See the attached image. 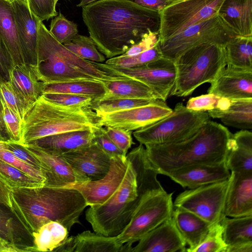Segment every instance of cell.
<instances>
[{
    "instance_id": "obj_1",
    "label": "cell",
    "mask_w": 252,
    "mask_h": 252,
    "mask_svg": "<svg viewBox=\"0 0 252 252\" xmlns=\"http://www.w3.org/2000/svg\"><path fill=\"white\" fill-rule=\"evenodd\" d=\"M82 8L89 36L108 59L123 54L146 33L159 31V12L131 0H98Z\"/></svg>"
},
{
    "instance_id": "obj_2",
    "label": "cell",
    "mask_w": 252,
    "mask_h": 252,
    "mask_svg": "<svg viewBox=\"0 0 252 252\" xmlns=\"http://www.w3.org/2000/svg\"><path fill=\"white\" fill-rule=\"evenodd\" d=\"M10 209L32 236L50 221H58L68 231L88 206L81 194L73 188L46 186L10 190Z\"/></svg>"
},
{
    "instance_id": "obj_3",
    "label": "cell",
    "mask_w": 252,
    "mask_h": 252,
    "mask_svg": "<svg viewBox=\"0 0 252 252\" xmlns=\"http://www.w3.org/2000/svg\"><path fill=\"white\" fill-rule=\"evenodd\" d=\"M232 134L223 125L209 120L185 140L145 146L152 165L159 174L167 176L188 166L225 162Z\"/></svg>"
},
{
    "instance_id": "obj_4",
    "label": "cell",
    "mask_w": 252,
    "mask_h": 252,
    "mask_svg": "<svg viewBox=\"0 0 252 252\" xmlns=\"http://www.w3.org/2000/svg\"><path fill=\"white\" fill-rule=\"evenodd\" d=\"M97 116L89 108H72L51 102L42 96L34 102L22 122L21 143L64 132L92 128Z\"/></svg>"
},
{
    "instance_id": "obj_5",
    "label": "cell",
    "mask_w": 252,
    "mask_h": 252,
    "mask_svg": "<svg viewBox=\"0 0 252 252\" xmlns=\"http://www.w3.org/2000/svg\"><path fill=\"white\" fill-rule=\"evenodd\" d=\"M174 63L176 78L169 96H187L203 84L212 82L226 65L224 46L201 44L184 52Z\"/></svg>"
},
{
    "instance_id": "obj_6",
    "label": "cell",
    "mask_w": 252,
    "mask_h": 252,
    "mask_svg": "<svg viewBox=\"0 0 252 252\" xmlns=\"http://www.w3.org/2000/svg\"><path fill=\"white\" fill-rule=\"evenodd\" d=\"M139 204L136 174L130 162L125 177L114 194L101 205L90 206L85 212L86 219L95 233L117 236L129 223Z\"/></svg>"
},
{
    "instance_id": "obj_7",
    "label": "cell",
    "mask_w": 252,
    "mask_h": 252,
    "mask_svg": "<svg viewBox=\"0 0 252 252\" xmlns=\"http://www.w3.org/2000/svg\"><path fill=\"white\" fill-rule=\"evenodd\" d=\"M209 120L207 112L189 109L180 102L169 115L136 130L133 135L144 146L176 143L190 137Z\"/></svg>"
},
{
    "instance_id": "obj_8",
    "label": "cell",
    "mask_w": 252,
    "mask_h": 252,
    "mask_svg": "<svg viewBox=\"0 0 252 252\" xmlns=\"http://www.w3.org/2000/svg\"><path fill=\"white\" fill-rule=\"evenodd\" d=\"M237 35L218 12L173 36L159 41L162 56L175 61L189 49L203 44L225 45Z\"/></svg>"
},
{
    "instance_id": "obj_9",
    "label": "cell",
    "mask_w": 252,
    "mask_h": 252,
    "mask_svg": "<svg viewBox=\"0 0 252 252\" xmlns=\"http://www.w3.org/2000/svg\"><path fill=\"white\" fill-rule=\"evenodd\" d=\"M224 0H171L159 12V41L218 12Z\"/></svg>"
},
{
    "instance_id": "obj_10",
    "label": "cell",
    "mask_w": 252,
    "mask_h": 252,
    "mask_svg": "<svg viewBox=\"0 0 252 252\" xmlns=\"http://www.w3.org/2000/svg\"><path fill=\"white\" fill-rule=\"evenodd\" d=\"M173 193L166 191L145 199L135 211L126 228L118 236V241L130 245L138 242L149 232L172 216Z\"/></svg>"
},
{
    "instance_id": "obj_11",
    "label": "cell",
    "mask_w": 252,
    "mask_h": 252,
    "mask_svg": "<svg viewBox=\"0 0 252 252\" xmlns=\"http://www.w3.org/2000/svg\"><path fill=\"white\" fill-rule=\"evenodd\" d=\"M229 181V178L186 190L177 196L174 207L192 213L211 225L220 223L225 217L223 211Z\"/></svg>"
},
{
    "instance_id": "obj_12",
    "label": "cell",
    "mask_w": 252,
    "mask_h": 252,
    "mask_svg": "<svg viewBox=\"0 0 252 252\" xmlns=\"http://www.w3.org/2000/svg\"><path fill=\"white\" fill-rule=\"evenodd\" d=\"M100 64L115 74L143 83L154 91L158 99L163 101L169 96L176 81L174 62L163 57L135 68L121 67L106 63Z\"/></svg>"
},
{
    "instance_id": "obj_13",
    "label": "cell",
    "mask_w": 252,
    "mask_h": 252,
    "mask_svg": "<svg viewBox=\"0 0 252 252\" xmlns=\"http://www.w3.org/2000/svg\"><path fill=\"white\" fill-rule=\"evenodd\" d=\"M130 161L126 156L111 158L108 173L102 178L70 186L83 196L88 206L101 205L107 202L121 185Z\"/></svg>"
},
{
    "instance_id": "obj_14",
    "label": "cell",
    "mask_w": 252,
    "mask_h": 252,
    "mask_svg": "<svg viewBox=\"0 0 252 252\" xmlns=\"http://www.w3.org/2000/svg\"><path fill=\"white\" fill-rule=\"evenodd\" d=\"M165 101L157 99L150 104L109 113L96 115L97 124L101 126L137 130L165 118L172 112Z\"/></svg>"
},
{
    "instance_id": "obj_15",
    "label": "cell",
    "mask_w": 252,
    "mask_h": 252,
    "mask_svg": "<svg viewBox=\"0 0 252 252\" xmlns=\"http://www.w3.org/2000/svg\"><path fill=\"white\" fill-rule=\"evenodd\" d=\"M24 146L40 160L43 166L46 175L44 186L68 188L91 180L74 168L62 156L49 153L33 144Z\"/></svg>"
},
{
    "instance_id": "obj_16",
    "label": "cell",
    "mask_w": 252,
    "mask_h": 252,
    "mask_svg": "<svg viewBox=\"0 0 252 252\" xmlns=\"http://www.w3.org/2000/svg\"><path fill=\"white\" fill-rule=\"evenodd\" d=\"M21 51L24 63L35 66L37 62L39 20L29 6L17 0L11 2Z\"/></svg>"
},
{
    "instance_id": "obj_17",
    "label": "cell",
    "mask_w": 252,
    "mask_h": 252,
    "mask_svg": "<svg viewBox=\"0 0 252 252\" xmlns=\"http://www.w3.org/2000/svg\"><path fill=\"white\" fill-rule=\"evenodd\" d=\"M186 245L172 217L143 236L132 252H184Z\"/></svg>"
},
{
    "instance_id": "obj_18",
    "label": "cell",
    "mask_w": 252,
    "mask_h": 252,
    "mask_svg": "<svg viewBox=\"0 0 252 252\" xmlns=\"http://www.w3.org/2000/svg\"><path fill=\"white\" fill-rule=\"evenodd\" d=\"M62 156L77 171L91 180L104 177L110 167L111 158L94 139L90 145Z\"/></svg>"
},
{
    "instance_id": "obj_19",
    "label": "cell",
    "mask_w": 252,
    "mask_h": 252,
    "mask_svg": "<svg viewBox=\"0 0 252 252\" xmlns=\"http://www.w3.org/2000/svg\"><path fill=\"white\" fill-rule=\"evenodd\" d=\"M210 84L208 93L229 99L252 98V71L226 65Z\"/></svg>"
},
{
    "instance_id": "obj_20",
    "label": "cell",
    "mask_w": 252,
    "mask_h": 252,
    "mask_svg": "<svg viewBox=\"0 0 252 252\" xmlns=\"http://www.w3.org/2000/svg\"><path fill=\"white\" fill-rule=\"evenodd\" d=\"M229 180L223 216H252V173L231 172Z\"/></svg>"
},
{
    "instance_id": "obj_21",
    "label": "cell",
    "mask_w": 252,
    "mask_h": 252,
    "mask_svg": "<svg viewBox=\"0 0 252 252\" xmlns=\"http://www.w3.org/2000/svg\"><path fill=\"white\" fill-rule=\"evenodd\" d=\"M230 174L225 162L219 165L188 166L173 171L167 176L183 188L193 189L225 180L229 178Z\"/></svg>"
},
{
    "instance_id": "obj_22",
    "label": "cell",
    "mask_w": 252,
    "mask_h": 252,
    "mask_svg": "<svg viewBox=\"0 0 252 252\" xmlns=\"http://www.w3.org/2000/svg\"><path fill=\"white\" fill-rule=\"evenodd\" d=\"M0 238L8 246L10 252H35L33 237L10 208L0 203Z\"/></svg>"
},
{
    "instance_id": "obj_23",
    "label": "cell",
    "mask_w": 252,
    "mask_h": 252,
    "mask_svg": "<svg viewBox=\"0 0 252 252\" xmlns=\"http://www.w3.org/2000/svg\"><path fill=\"white\" fill-rule=\"evenodd\" d=\"M93 128L49 135L29 144H34L51 154L62 156L91 144L94 139Z\"/></svg>"
},
{
    "instance_id": "obj_24",
    "label": "cell",
    "mask_w": 252,
    "mask_h": 252,
    "mask_svg": "<svg viewBox=\"0 0 252 252\" xmlns=\"http://www.w3.org/2000/svg\"><path fill=\"white\" fill-rule=\"evenodd\" d=\"M13 90L30 106L43 94L44 83L38 78L35 66L27 63L15 65L10 73Z\"/></svg>"
},
{
    "instance_id": "obj_25",
    "label": "cell",
    "mask_w": 252,
    "mask_h": 252,
    "mask_svg": "<svg viewBox=\"0 0 252 252\" xmlns=\"http://www.w3.org/2000/svg\"><path fill=\"white\" fill-rule=\"evenodd\" d=\"M172 218L189 248L186 252H192L204 240L212 225L197 215L180 208L174 207Z\"/></svg>"
},
{
    "instance_id": "obj_26",
    "label": "cell",
    "mask_w": 252,
    "mask_h": 252,
    "mask_svg": "<svg viewBox=\"0 0 252 252\" xmlns=\"http://www.w3.org/2000/svg\"><path fill=\"white\" fill-rule=\"evenodd\" d=\"M230 172L252 173V133L241 129L233 134L225 160Z\"/></svg>"
},
{
    "instance_id": "obj_27",
    "label": "cell",
    "mask_w": 252,
    "mask_h": 252,
    "mask_svg": "<svg viewBox=\"0 0 252 252\" xmlns=\"http://www.w3.org/2000/svg\"><path fill=\"white\" fill-rule=\"evenodd\" d=\"M218 13L237 35L252 36V0H224Z\"/></svg>"
},
{
    "instance_id": "obj_28",
    "label": "cell",
    "mask_w": 252,
    "mask_h": 252,
    "mask_svg": "<svg viewBox=\"0 0 252 252\" xmlns=\"http://www.w3.org/2000/svg\"><path fill=\"white\" fill-rule=\"evenodd\" d=\"M207 112L210 117L220 119L227 126L243 130L252 128V98L231 99L225 109H214Z\"/></svg>"
},
{
    "instance_id": "obj_29",
    "label": "cell",
    "mask_w": 252,
    "mask_h": 252,
    "mask_svg": "<svg viewBox=\"0 0 252 252\" xmlns=\"http://www.w3.org/2000/svg\"><path fill=\"white\" fill-rule=\"evenodd\" d=\"M0 38L10 52L14 65L24 63L11 1L0 0Z\"/></svg>"
},
{
    "instance_id": "obj_30",
    "label": "cell",
    "mask_w": 252,
    "mask_h": 252,
    "mask_svg": "<svg viewBox=\"0 0 252 252\" xmlns=\"http://www.w3.org/2000/svg\"><path fill=\"white\" fill-rule=\"evenodd\" d=\"M46 93L72 94L91 97L95 100L104 96L107 91L103 82L96 80H82L44 83L43 94Z\"/></svg>"
},
{
    "instance_id": "obj_31",
    "label": "cell",
    "mask_w": 252,
    "mask_h": 252,
    "mask_svg": "<svg viewBox=\"0 0 252 252\" xmlns=\"http://www.w3.org/2000/svg\"><path fill=\"white\" fill-rule=\"evenodd\" d=\"M226 66L252 71V36L236 35L224 46Z\"/></svg>"
},
{
    "instance_id": "obj_32",
    "label": "cell",
    "mask_w": 252,
    "mask_h": 252,
    "mask_svg": "<svg viewBox=\"0 0 252 252\" xmlns=\"http://www.w3.org/2000/svg\"><path fill=\"white\" fill-rule=\"evenodd\" d=\"M104 84L107 93L103 97L158 99L150 87L133 79L125 77L121 79L105 81Z\"/></svg>"
},
{
    "instance_id": "obj_33",
    "label": "cell",
    "mask_w": 252,
    "mask_h": 252,
    "mask_svg": "<svg viewBox=\"0 0 252 252\" xmlns=\"http://www.w3.org/2000/svg\"><path fill=\"white\" fill-rule=\"evenodd\" d=\"M68 234V229L58 221L45 223L32 235L35 252H53Z\"/></svg>"
},
{
    "instance_id": "obj_34",
    "label": "cell",
    "mask_w": 252,
    "mask_h": 252,
    "mask_svg": "<svg viewBox=\"0 0 252 252\" xmlns=\"http://www.w3.org/2000/svg\"><path fill=\"white\" fill-rule=\"evenodd\" d=\"M220 223L227 248L252 242V216L231 219L225 217Z\"/></svg>"
},
{
    "instance_id": "obj_35",
    "label": "cell",
    "mask_w": 252,
    "mask_h": 252,
    "mask_svg": "<svg viewBox=\"0 0 252 252\" xmlns=\"http://www.w3.org/2000/svg\"><path fill=\"white\" fill-rule=\"evenodd\" d=\"M76 236V252H120L123 245L117 236H107L90 230Z\"/></svg>"
},
{
    "instance_id": "obj_36",
    "label": "cell",
    "mask_w": 252,
    "mask_h": 252,
    "mask_svg": "<svg viewBox=\"0 0 252 252\" xmlns=\"http://www.w3.org/2000/svg\"><path fill=\"white\" fill-rule=\"evenodd\" d=\"M157 99L102 97L98 99L93 100L89 108L97 115L147 105Z\"/></svg>"
},
{
    "instance_id": "obj_37",
    "label": "cell",
    "mask_w": 252,
    "mask_h": 252,
    "mask_svg": "<svg viewBox=\"0 0 252 252\" xmlns=\"http://www.w3.org/2000/svg\"><path fill=\"white\" fill-rule=\"evenodd\" d=\"M0 181L10 190L13 188L44 186L37 179L0 159Z\"/></svg>"
},
{
    "instance_id": "obj_38",
    "label": "cell",
    "mask_w": 252,
    "mask_h": 252,
    "mask_svg": "<svg viewBox=\"0 0 252 252\" xmlns=\"http://www.w3.org/2000/svg\"><path fill=\"white\" fill-rule=\"evenodd\" d=\"M78 57L95 63H102L106 57L97 49L94 40L90 37L76 35L70 41L63 44Z\"/></svg>"
},
{
    "instance_id": "obj_39",
    "label": "cell",
    "mask_w": 252,
    "mask_h": 252,
    "mask_svg": "<svg viewBox=\"0 0 252 252\" xmlns=\"http://www.w3.org/2000/svg\"><path fill=\"white\" fill-rule=\"evenodd\" d=\"M162 56L159 42L151 49L131 56L120 55L108 59L105 63L124 68H135L146 65Z\"/></svg>"
},
{
    "instance_id": "obj_40",
    "label": "cell",
    "mask_w": 252,
    "mask_h": 252,
    "mask_svg": "<svg viewBox=\"0 0 252 252\" xmlns=\"http://www.w3.org/2000/svg\"><path fill=\"white\" fill-rule=\"evenodd\" d=\"M49 31L59 42L63 44L70 41L78 33L77 25L66 18L61 12L51 20Z\"/></svg>"
},
{
    "instance_id": "obj_41",
    "label": "cell",
    "mask_w": 252,
    "mask_h": 252,
    "mask_svg": "<svg viewBox=\"0 0 252 252\" xmlns=\"http://www.w3.org/2000/svg\"><path fill=\"white\" fill-rule=\"evenodd\" d=\"M0 159L37 179L44 186L46 181L45 172L42 169L29 164L17 158L7 149L5 141H0Z\"/></svg>"
},
{
    "instance_id": "obj_42",
    "label": "cell",
    "mask_w": 252,
    "mask_h": 252,
    "mask_svg": "<svg viewBox=\"0 0 252 252\" xmlns=\"http://www.w3.org/2000/svg\"><path fill=\"white\" fill-rule=\"evenodd\" d=\"M230 102L229 99L208 93L190 98L186 106L193 111L207 112L213 109L224 110L228 106Z\"/></svg>"
},
{
    "instance_id": "obj_43",
    "label": "cell",
    "mask_w": 252,
    "mask_h": 252,
    "mask_svg": "<svg viewBox=\"0 0 252 252\" xmlns=\"http://www.w3.org/2000/svg\"><path fill=\"white\" fill-rule=\"evenodd\" d=\"M227 249L220 222L212 225L204 240L192 252H226Z\"/></svg>"
},
{
    "instance_id": "obj_44",
    "label": "cell",
    "mask_w": 252,
    "mask_h": 252,
    "mask_svg": "<svg viewBox=\"0 0 252 252\" xmlns=\"http://www.w3.org/2000/svg\"><path fill=\"white\" fill-rule=\"evenodd\" d=\"M42 96L56 104L72 108H89L93 100L91 97L68 93H46Z\"/></svg>"
},
{
    "instance_id": "obj_45",
    "label": "cell",
    "mask_w": 252,
    "mask_h": 252,
    "mask_svg": "<svg viewBox=\"0 0 252 252\" xmlns=\"http://www.w3.org/2000/svg\"><path fill=\"white\" fill-rule=\"evenodd\" d=\"M0 90L5 102L22 122L25 114L31 106L15 93L9 82L0 83Z\"/></svg>"
},
{
    "instance_id": "obj_46",
    "label": "cell",
    "mask_w": 252,
    "mask_h": 252,
    "mask_svg": "<svg viewBox=\"0 0 252 252\" xmlns=\"http://www.w3.org/2000/svg\"><path fill=\"white\" fill-rule=\"evenodd\" d=\"M2 103L3 119L11 141L21 143L22 121L9 108L2 97Z\"/></svg>"
},
{
    "instance_id": "obj_47",
    "label": "cell",
    "mask_w": 252,
    "mask_h": 252,
    "mask_svg": "<svg viewBox=\"0 0 252 252\" xmlns=\"http://www.w3.org/2000/svg\"><path fill=\"white\" fill-rule=\"evenodd\" d=\"M105 133L115 145L125 155L134 142L132 137V131L109 126H104Z\"/></svg>"
},
{
    "instance_id": "obj_48",
    "label": "cell",
    "mask_w": 252,
    "mask_h": 252,
    "mask_svg": "<svg viewBox=\"0 0 252 252\" xmlns=\"http://www.w3.org/2000/svg\"><path fill=\"white\" fill-rule=\"evenodd\" d=\"M31 12L41 21L58 15L55 0H28Z\"/></svg>"
},
{
    "instance_id": "obj_49",
    "label": "cell",
    "mask_w": 252,
    "mask_h": 252,
    "mask_svg": "<svg viewBox=\"0 0 252 252\" xmlns=\"http://www.w3.org/2000/svg\"><path fill=\"white\" fill-rule=\"evenodd\" d=\"M94 140L111 158L120 156H125L112 142L105 133L103 126L97 125L93 128Z\"/></svg>"
},
{
    "instance_id": "obj_50",
    "label": "cell",
    "mask_w": 252,
    "mask_h": 252,
    "mask_svg": "<svg viewBox=\"0 0 252 252\" xmlns=\"http://www.w3.org/2000/svg\"><path fill=\"white\" fill-rule=\"evenodd\" d=\"M5 143L7 149L19 159L44 171L43 166L40 160L24 145L12 141H5Z\"/></svg>"
},
{
    "instance_id": "obj_51",
    "label": "cell",
    "mask_w": 252,
    "mask_h": 252,
    "mask_svg": "<svg viewBox=\"0 0 252 252\" xmlns=\"http://www.w3.org/2000/svg\"><path fill=\"white\" fill-rule=\"evenodd\" d=\"M159 41V31L150 32L145 34L138 42L132 45L121 55L131 56L139 54L151 49Z\"/></svg>"
},
{
    "instance_id": "obj_52",
    "label": "cell",
    "mask_w": 252,
    "mask_h": 252,
    "mask_svg": "<svg viewBox=\"0 0 252 252\" xmlns=\"http://www.w3.org/2000/svg\"><path fill=\"white\" fill-rule=\"evenodd\" d=\"M14 66L12 57L0 38V83L9 82L10 73Z\"/></svg>"
},
{
    "instance_id": "obj_53",
    "label": "cell",
    "mask_w": 252,
    "mask_h": 252,
    "mask_svg": "<svg viewBox=\"0 0 252 252\" xmlns=\"http://www.w3.org/2000/svg\"><path fill=\"white\" fill-rule=\"evenodd\" d=\"M138 4L160 12L171 0H131Z\"/></svg>"
},
{
    "instance_id": "obj_54",
    "label": "cell",
    "mask_w": 252,
    "mask_h": 252,
    "mask_svg": "<svg viewBox=\"0 0 252 252\" xmlns=\"http://www.w3.org/2000/svg\"><path fill=\"white\" fill-rule=\"evenodd\" d=\"M77 245L76 236H68L63 243L53 252H75Z\"/></svg>"
},
{
    "instance_id": "obj_55",
    "label": "cell",
    "mask_w": 252,
    "mask_h": 252,
    "mask_svg": "<svg viewBox=\"0 0 252 252\" xmlns=\"http://www.w3.org/2000/svg\"><path fill=\"white\" fill-rule=\"evenodd\" d=\"M0 141H11L7 133L3 119V106L2 103V96L0 90Z\"/></svg>"
},
{
    "instance_id": "obj_56",
    "label": "cell",
    "mask_w": 252,
    "mask_h": 252,
    "mask_svg": "<svg viewBox=\"0 0 252 252\" xmlns=\"http://www.w3.org/2000/svg\"><path fill=\"white\" fill-rule=\"evenodd\" d=\"M10 189L0 181V203L10 207Z\"/></svg>"
},
{
    "instance_id": "obj_57",
    "label": "cell",
    "mask_w": 252,
    "mask_h": 252,
    "mask_svg": "<svg viewBox=\"0 0 252 252\" xmlns=\"http://www.w3.org/2000/svg\"><path fill=\"white\" fill-rule=\"evenodd\" d=\"M226 252H252V242L228 248Z\"/></svg>"
},
{
    "instance_id": "obj_58",
    "label": "cell",
    "mask_w": 252,
    "mask_h": 252,
    "mask_svg": "<svg viewBox=\"0 0 252 252\" xmlns=\"http://www.w3.org/2000/svg\"><path fill=\"white\" fill-rule=\"evenodd\" d=\"M0 252H10L8 246L0 238Z\"/></svg>"
},
{
    "instance_id": "obj_59",
    "label": "cell",
    "mask_w": 252,
    "mask_h": 252,
    "mask_svg": "<svg viewBox=\"0 0 252 252\" xmlns=\"http://www.w3.org/2000/svg\"><path fill=\"white\" fill-rule=\"evenodd\" d=\"M98 0H80L79 2L77 4V7H82L91 4Z\"/></svg>"
},
{
    "instance_id": "obj_60",
    "label": "cell",
    "mask_w": 252,
    "mask_h": 252,
    "mask_svg": "<svg viewBox=\"0 0 252 252\" xmlns=\"http://www.w3.org/2000/svg\"><path fill=\"white\" fill-rule=\"evenodd\" d=\"M13 0L19 1L20 2H22L24 3H25V4L29 6L28 0Z\"/></svg>"
},
{
    "instance_id": "obj_61",
    "label": "cell",
    "mask_w": 252,
    "mask_h": 252,
    "mask_svg": "<svg viewBox=\"0 0 252 252\" xmlns=\"http://www.w3.org/2000/svg\"><path fill=\"white\" fill-rule=\"evenodd\" d=\"M59 0H55L56 2L57 3L58 1H59Z\"/></svg>"
},
{
    "instance_id": "obj_62",
    "label": "cell",
    "mask_w": 252,
    "mask_h": 252,
    "mask_svg": "<svg viewBox=\"0 0 252 252\" xmlns=\"http://www.w3.org/2000/svg\"><path fill=\"white\" fill-rule=\"evenodd\" d=\"M8 0V1H11V2L13 0Z\"/></svg>"
}]
</instances>
